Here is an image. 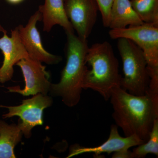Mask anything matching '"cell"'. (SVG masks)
<instances>
[{
  "mask_svg": "<svg viewBox=\"0 0 158 158\" xmlns=\"http://www.w3.org/2000/svg\"><path fill=\"white\" fill-rule=\"evenodd\" d=\"M133 150L134 158H143L149 154L158 156V118L154 122L149 138Z\"/></svg>",
  "mask_w": 158,
  "mask_h": 158,
  "instance_id": "16",
  "label": "cell"
},
{
  "mask_svg": "<svg viewBox=\"0 0 158 158\" xmlns=\"http://www.w3.org/2000/svg\"><path fill=\"white\" fill-rule=\"evenodd\" d=\"M86 62L91 68L85 74L83 90L96 91L109 100L113 90L120 87L122 77L112 45L107 41L93 44L88 48Z\"/></svg>",
  "mask_w": 158,
  "mask_h": 158,
  "instance_id": "3",
  "label": "cell"
},
{
  "mask_svg": "<svg viewBox=\"0 0 158 158\" xmlns=\"http://www.w3.org/2000/svg\"><path fill=\"white\" fill-rule=\"evenodd\" d=\"M16 65L21 69L25 86L23 89L19 86L8 87L9 92L19 94L24 96L39 93L47 95L49 93L52 84L49 81L50 75L42 62L29 57L20 60Z\"/></svg>",
  "mask_w": 158,
  "mask_h": 158,
  "instance_id": "7",
  "label": "cell"
},
{
  "mask_svg": "<svg viewBox=\"0 0 158 158\" xmlns=\"http://www.w3.org/2000/svg\"><path fill=\"white\" fill-rule=\"evenodd\" d=\"M110 100L113 118L125 136L136 135L146 142L158 118V107L149 95H134L118 87L113 90Z\"/></svg>",
  "mask_w": 158,
  "mask_h": 158,
  "instance_id": "1",
  "label": "cell"
},
{
  "mask_svg": "<svg viewBox=\"0 0 158 158\" xmlns=\"http://www.w3.org/2000/svg\"><path fill=\"white\" fill-rule=\"evenodd\" d=\"M64 6L66 15L78 37L87 40L99 11L96 0H65Z\"/></svg>",
  "mask_w": 158,
  "mask_h": 158,
  "instance_id": "8",
  "label": "cell"
},
{
  "mask_svg": "<svg viewBox=\"0 0 158 158\" xmlns=\"http://www.w3.org/2000/svg\"><path fill=\"white\" fill-rule=\"evenodd\" d=\"M117 40V48L122 61L123 73L120 88L131 94L144 95L150 78L143 52L130 40Z\"/></svg>",
  "mask_w": 158,
  "mask_h": 158,
  "instance_id": "4",
  "label": "cell"
},
{
  "mask_svg": "<svg viewBox=\"0 0 158 158\" xmlns=\"http://www.w3.org/2000/svg\"><path fill=\"white\" fill-rule=\"evenodd\" d=\"M0 33H3V34L5 33H7V31H6V29L2 27V26L1 24L0 23Z\"/></svg>",
  "mask_w": 158,
  "mask_h": 158,
  "instance_id": "20",
  "label": "cell"
},
{
  "mask_svg": "<svg viewBox=\"0 0 158 158\" xmlns=\"http://www.w3.org/2000/svg\"><path fill=\"white\" fill-rule=\"evenodd\" d=\"M114 0H96L98 5L99 10L102 15L103 26L109 27L110 12Z\"/></svg>",
  "mask_w": 158,
  "mask_h": 158,
  "instance_id": "17",
  "label": "cell"
},
{
  "mask_svg": "<svg viewBox=\"0 0 158 158\" xmlns=\"http://www.w3.org/2000/svg\"><path fill=\"white\" fill-rule=\"evenodd\" d=\"M8 3L12 5H17L22 2L24 0H6Z\"/></svg>",
  "mask_w": 158,
  "mask_h": 158,
  "instance_id": "19",
  "label": "cell"
},
{
  "mask_svg": "<svg viewBox=\"0 0 158 158\" xmlns=\"http://www.w3.org/2000/svg\"><path fill=\"white\" fill-rule=\"evenodd\" d=\"M143 23L133 9L130 0L113 1L110 12V29L124 28Z\"/></svg>",
  "mask_w": 158,
  "mask_h": 158,
  "instance_id": "13",
  "label": "cell"
},
{
  "mask_svg": "<svg viewBox=\"0 0 158 158\" xmlns=\"http://www.w3.org/2000/svg\"><path fill=\"white\" fill-rule=\"evenodd\" d=\"M0 50L4 60L0 68V84L11 80L14 74L13 66L20 60L28 58L29 55L23 45L17 27L11 30V37L4 33L0 38Z\"/></svg>",
  "mask_w": 158,
  "mask_h": 158,
  "instance_id": "10",
  "label": "cell"
},
{
  "mask_svg": "<svg viewBox=\"0 0 158 158\" xmlns=\"http://www.w3.org/2000/svg\"><path fill=\"white\" fill-rule=\"evenodd\" d=\"M53 103L52 97L42 94H37L33 97L23 100L18 106L0 105V108L8 109L9 112L2 115L3 118H10L15 116L19 117L18 125L27 139L32 136V130L44 123V111L50 107Z\"/></svg>",
  "mask_w": 158,
  "mask_h": 158,
  "instance_id": "5",
  "label": "cell"
},
{
  "mask_svg": "<svg viewBox=\"0 0 158 158\" xmlns=\"http://www.w3.org/2000/svg\"><path fill=\"white\" fill-rule=\"evenodd\" d=\"M65 33L66 64L59 83L51 84L49 93L52 96L61 98L65 106L73 107L81 100L83 81L88 69L86 56L89 46L87 40L81 39L74 33Z\"/></svg>",
  "mask_w": 158,
  "mask_h": 158,
  "instance_id": "2",
  "label": "cell"
},
{
  "mask_svg": "<svg viewBox=\"0 0 158 158\" xmlns=\"http://www.w3.org/2000/svg\"><path fill=\"white\" fill-rule=\"evenodd\" d=\"M23 136L17 124H9L0 120V158H16L14 148Z\"/></svg>",
  "mask_w": 158,
  "mask_h": 158,
  "instance_id": "14",
  "label": "cell"
},
{
  "mask_svg": "<svg viewBox=\"0 0 158 158\" xmlns=\"http://www.w3.org/2000/svg\"><path fill=\"white\" fill-rule=\"evenodd\" d=\"M41 19V13L37 10L30 17L25 27H17L21 40L30 58L48 65L59 64L62 61V57L50 53L43 45L37 27V22Z\"/></svg>",
  "mask_w": 158,
  "mask_h": 158,
  "instance_id": "9",
  "label": "cell"
},
{
  "mask_svg": "<svg viewBox=\"0 0 158 158\" xmlns=\"http://www.w3.org/2000/svg\"><path fill=\"white\" fill-rule=\"evenodd\" d=\"M144 142L136 135L122 137L118 132V127L116 125L113 124L110 128L109 138L102 144L94 147H84L75 144L71 147L67 158L87 153H94L97 156L104 153L110 154L111 153L129 149L131 148L138 146Z\"/></svg>",
  "mask_w": 158,
  "mask_h": 158,
  "instance_id": "11",
  "label": "cell"
},
{
  "mask_svg": "<svg viewBox=\"0 0 158 158\" xmlns=\"http://www.w3.org/2000/svg\"><path fill=\"white\" fill-rule=\"evenodd\" d=\"M109 34L113 39L131 40L143 52L147 68H158V27L144 23L124 28L111 29Z\"/></svg>",
  "mask_w": 158,
  "mask_h": 158,
  "instance_id": "6",
  "label": "cell"
},
{
  "mask_svg": "<svg viewBox=\"0 0 158 158\" xmlns=\"http://www.w3.org/2000/svg\"><path fill=\"white\" fill-rule=\"evenodd\" d=\"M65 0H45L44 4L39 6L41 13L43 31L50 32L54 26L59 25L65 32L74 33V30L69 20L65 10Z\"/></svg>",
  "mask_w": 158,
  "mask_h": 158,
  "instance_id": "12",
  "label": "cell"
},
{
  "mask_svg": "<svg viewBox=\"0 0 158 158\" xmlns=\"http://www.w3.org/2000/svg\"><path fill=\"white\" fill-rule=\"evenodd\" d=\"M112 158H134V156L132 152H131L129 149H128L113 153Z\"/></svg>",
  "mask_w": 158,
  "mask_h": 158,
  "instance_id": "18",
  "label": "cell"
},
{
  "mask_svg": "<svg viewBox=\"0 0 158 158\" xmlns=\"http://www.w3.org/2000/svg\"><path fill=\"white\" fill-rule=\"evenodd\" d=\"M131 2L143 22L158 27V0H131Z\"/></svg>",
  "mask_w": 158,
  "mask_h": 158,
  "instance_id": "15",
  "label": "cell"
}]
</instances>
